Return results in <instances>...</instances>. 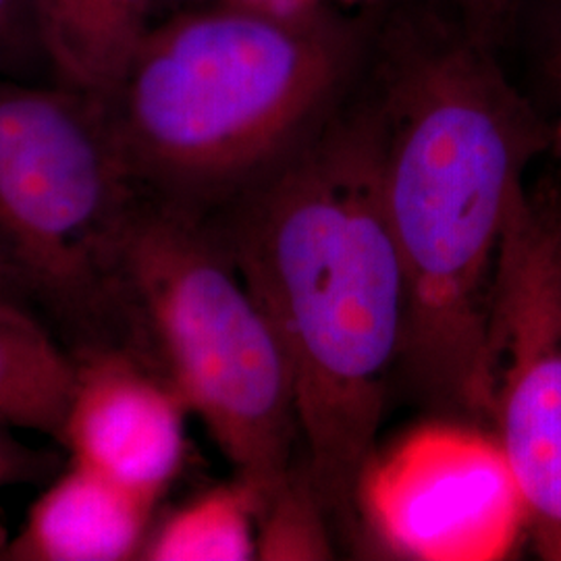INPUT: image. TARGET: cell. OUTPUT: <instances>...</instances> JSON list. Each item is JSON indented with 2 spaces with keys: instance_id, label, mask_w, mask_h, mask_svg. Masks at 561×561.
<instances>
[{
  "instance_id": "obj_1",
  "label": "cell",
  "mask_w": 561,
  "mask_h": 561,
  "mask_svg": "<svg viewBox=\"0 0 561 561\" xmlns=\"http://www.w3.org/2000/svg\"><path fill=\"white\" fill-rule=\"evenodd\" d=\"M208 217L277 333L314 489L333 530L350 535L405 327L373 102H345Z\"/></svg>"
},
{
  "instance_id": "obj_2",
  "label": "cell",
  "mask_w": 561,
  "mask_h": 561,
  "mask_svg": "<svg viewBox=\"0 0 561 561\" xmlns=\"http://www.w3.org/2000/svg\"><path fill=\"white\" fill-rule=\"evenodd\" d=\"M405 287L398 379L433 416L491 428V308L528 164L553 141L493 48L463 32L396 60L370 99Z\"/></svg>"
},
{
  "instance_id": "obj_3",
  "label": "cell",
  "mask_w": 561,
  "mask_h": 561,
  "mask_svg": "<svg viewBox=\"0 0 561 561\" xmlns=\"http://www.w3.org/2000/svg\"><path fill=\"white\" fill-rule=\"evenodd\" d=\"M358 59V27L329 4L208 2L154 21L104 106L141 194L208 215L340 111Z\"/></svg>"
},
{
  "instance_id": "obj_4",
  "label": "cell",
  "mask_w": 561,
  "mask_h": 561,
  "mask_svg": "<svg viewBox=\"0 0 561 561\" xmlns=\"http://www.w3.org/2000/svg\"><path fill=\"white\" fill-rule=\"evenodd\" d=\"M141 196L101 99L0 76V250L71 356H140L125 252Z\"/></svg>"
},
{
  "instance_id": "obj_5",
  "label": "cell",
  "mask_w": 561,
  "mask_h": 561,
  "mask_svg": "<svg viewBox=\"0 0 561 561\" xmlns=\"http://www.w3.org/2000/svg\"><path fill=\"white\" fill-rule=\"evenodd\" d=\"M125 280L144 360L266 502L304 458L291 373L208 215L141 196Z\"/></svg>"
},
{
  "instance_id": "obj_6",
  "label": "cell",
  "mask_w": 561,
  "mask_h": 561,
  "mask_svg": "<svg viewBox=\"0 0 561 561\" xmlns=\"http://www.w3.org/2000/svg\"><path fill=\"white\" fill-rule=\"evenodd\" d=\"M358 520L400 560H507L528 537L518 479L493 428L433 416L375 449Z\"/></svg>"
},
{
  "instance_id": "obj_7",
  "label": "cell",
  "mask_w": 561,
  "mask_h": 561,
  "mask_svg": "<svg viewBox=\"0 0 561 561\" xmlns=\"http://www.w3.org/2000/svg\"><path fill=\"white\" fill-rule=\"evenodd\" d=\"M491 428L518 479L528 539L561 561V314L547 210L528 196L503 236L491 308Z\"/></svg>"
},
{
  "instance_id": "obj_8",
  "label": "cell",
  "mask_w": 561,
  "mask_h": 561,
  "mask_svg": "<svg viewBox=\"0 0 561 561\" xmlns=\"http://www.w3.org/2000/svg\"><path fill=\"white\" fill-rule=\"evenodd\" d=\"M73 362L60 445L71 461L161 503L185 461L190 410L161 373L129 350H92Z\"/></svg>"
},
{
  "instance_id": "obj_9",
  "label": "cell",
  "mask_w": 561,
  "mask_h": 561,
  "mask_svg": "<svg viewBox=\"0 0 561 561\" xmlns=\"http://www.w3.org/2000/svg\"><path fill=\"white\" fill-rule=\"evenodd\" d=\"M159 503L69 460L46 484L0 558L15 561L138 560Z\"/></svg>"
},
{
  "instance_id": "obj_10",
  "label": "cell",
  "mask_w": 561,
  "mask_h": 561,
  "mask_svg": "<svg viewBox=\"0 0 561 561\" xmlns=\"http://www.w3.org/2000/svg\"><path fill=\"white\" fill-rule=\"evenodd\" d=\"M53 80L102 102L157 21L154 0H30Z\"/></svg>"
},
{
  "instance_id": "obj_11",
  "label": "cell",
  "mask_w": 561,
  "mask_h": 561,
  "mask_svg": "<svg viewBox=\"0 0 561 561\" xmlns=\"http://www.w3.org/2000/svg\"><path fill=\"white\" fill-rule=\"evenodd\" d=\"M76 362L27 308L0 304V422L62 439Z\"/></svg>"
},
{
  "instance_id": "obj_12",
  "label": "cell",
  "mask_w": 561,
  "mask_h": 561,
  "mask_svg": "<svg viewBox=\"0 0 561 561\" xmlns=\"http://www.w3.org/2000/svg\"><path fill=\"white\" fill-rule=\"evenodd\" d=\"M259 512V495L233 477L152 522L138 560H256Z\"/></svg>"
},
{
  "instance_id": "obj_13",
  "label": "cell",
  "mask_w": 561,
  "mask_h": 561,
  "mask_svg": "<svg viewBox=\"0 0 561 561\" xmlns=\"http://www.w3.org/2000/svg\"><path fill=\"white\" fill-rule=\"evenodd\" d=\"M333 524L301 458L259 512L256 560H333Z\"/></svg>"
},
{
  "instance_id": "obj_14",
  "label": "cell",
  "mask_w": 561,
  "mask_h": 561,
  "mask_svg": "<svg viewBox=\"0 0 561 561\" xmlns=\"http://www.w3.org/2000/svg\"><path fill=\"white\" fill-rule=\"evenodd\" d=\"M32 60L44 62L30 0H0V76L23 78Z\"/></svg>"
},
{
  "instance_id": "obj_15",
  "label": "cell",
  "mask_w": 561,
  "mask_h": 561,
  "mask_svg": "<svg viewBox=\"0 0 561 561\" xmlns=\"http://www.w3.org/2000/svg\"><path fill=\"white\" fill-rule=\"evenodd\" d=\"M59 460L50 451L34 449L13 437V428L0 422V489L38 484L53 477Z\"/></svg>"
},
{
  "instance_id": "obj_16",
  "label": "cell",
  "mask_w": 561,
  "mask_h": 561,
  "mask_svg": "<svg viewBox=\"0 0 561 561\" xmlns=\"http://www.w3.org/2000/svg\"><path fill=\"white\" fill-rule=\"evenodd\" d=\"M460 15L461 32L495 48L518 18L524 0H451Z\"/></svg>"
},
{
  "instance_id": "obj_17",
  "label": "cell",
  "mask_w": 561,
  "mask_h": 561,
  "mask_svg": "<svg viewBox=\"0 0 561 561\" xmlns=\"http://www.w3.org/2000/svg\"><path fill=\"white\" fill-rule=\"evenodd\" d=\"M0 304L21 306V308L36 312L32 298H30V291L21 279L18 268L13 266V262L7 259V254L2 250H0Z\"/></svg>"
},
{
  "instance_id": "obj_18",
  "label": "cell",
  "mask_w": 561,
  "mask_h": 561,
  "mask_svg": "<svg viewBox=\"0 0 561 561\" xmlns=\"http://www.w3.org/2000/svg\"><path fill=\"white\" fill-rule=\"evenodd\" d=\"M215 2L233 4V7L256 11L264 15H298L304 11H312L321 4H327L329 0H215Z\"/></svg>"
},
{
  "instance_id": "obj_19",
  "label": "cell",
  "mask_w": 561,
  "mask_h": 561,
  "mask_svg": "<svg viewBox=\"0 0 561 561\" xmlns=\"http://www.w3.org/2000/svg\"><path fill=\"white\" fill-rule=\"evenodd\" d=\"M553 231V254H556V277H558V304L561 314V206L558 210H547Z\"/></svg>"
},
{
  "instance_id": "obj_20",
  "label": "cell",
  "mask_w": 561,
  "mask_h": 561,
  "mask_svg": "<svg viewBox=\"0 0 561 561\" xmlns=\"http://www.w3.org/2000/svg\"><path fill=\"white\" fill-rule=\"evenodd\" d=\"M208 2H215V0H154V13H157V20H161L164 15L178 13L183 9H192V7L208 4Z\"/></svg>"
},
{
  "instance_id": "obj_21",
  "label": "cell",
  "mask_w": 561,
  "mask_h": 561,
  "mask_svg": "<svg viewBox=\"0 0 561 561\" xmlns=\"http://www.w3.org/2000/svg\"><path fill=\"white\" fill-rule=\"evenodd\" d=\"M551 144H556V146H558V150L561 152V123L560 127H558V131L553 134V141H551Z\"/></svg>"
},
{
  "instance_id": "obj_22",
  "label": "cell",
  "mask_w": 561,
  "mask_h": 561,
  "mask_svg": "<svg viewBox=\"0 0 561 561\" xmlns=\"http://www.w3.org/2000/svg\"><path fill=\"white\" fill-rule=\"evenodd\" d=\"M337 2H343V4H364V2H375V0H337Z\"/></svg>"
}]
</instances>
